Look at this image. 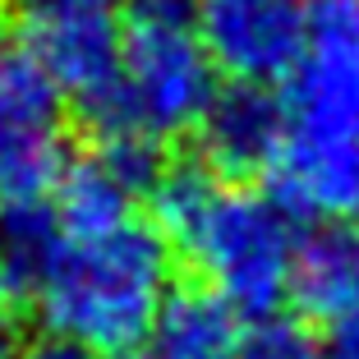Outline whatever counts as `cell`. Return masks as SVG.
Masks as SVG:
<instances>
[{"mask_svg":"<svg viewBox=\"0 0 359 359\" xmlns=\"http://www.w3.org/2000/svg\"><path fill=\"white\" fill-rule=\"evenodd\" d=\"M65 166L69 152L60 120L0 116V212L46 203Z\"/></svg>","mask_w":359,"mask_h":359,"instance_id":"11","label":"cell"},{"mask_svg":"<svg viewBox=\"0 0 359 359\" xmlns=\"http://www.w3.org/2000/svg\"><path fill=\"white\" fill-rule=\"evenodd\" d=\"M170 244L157 226L125 222L102 235H60L28 281V299L51 337L102 359H134L170 290Z\"/></svg>","mask_w":359,"mask_h":359,"instance_id":"2","label":"cell"},{"mask_svg":"<svg viewBox=\"0 0 359 359\" xmlns=\"http://www.w3.org/2000/svg\"><path fill=\"white\" fill-rule=\"evenodd\" d=\"M281 88L290 134H359V0H304V51Z\"/></svg>","mask_w":359,"mask_h":359,"instance_id":"5","label":"cell"},{"mask_svg":"<svg viewBox=\"0 0 359 359\" xmlns=\"http://www.w3.org/2000/svg\"><path fill=\"white\" fill-rule=\"evenodd\" d=\"M148 203L170 254L231 299L240 318H272L290 299L299 240L295 217L276 198L231 184L194 157L166 161Z\"/></svg>","mask_w":359,"mask_h":359,"instance_id":"1","label":"cell"},{"mask_svg":"<svg viewBox=\"0 0 359 359\" xmlns=\"http://www.w3.org/2000/svg\"><path fill=\"white\" fill-rule=\"evenodd\" d=\"M235 359H323V346L309 337L304 323L290 318H258L254 327L240 337Z\"/></svg>","mask_w":359,"mask_h":359,"instance_id":"12","label":"cell"},{"mask_svg":"<svg viewBox=\"0 0 359 359\" xmlns=\"http://www.w3.org/2000/svg\"><path fill=\"white\" fill-rule=\"evenodd\" d=\"M240 337V309L231 299L208 281H170L143 341V359H235Z\"/></svg>","mask_w":359,"mask_h":359,"instance_id":"9","label":"cell"},{"mask_svg":"<svg viewBox=\"0 0 359 359\" xmlns=\"http://www.w3.org/2000/svg\"><path fill=\"white\" fill-rule=\"evenodd\" d=\"M285 129H290L285 97L272 83L231 79L226 88L212 93L203 120L194 125L198 161L212 166L222 180H231V184L263 180L285 143Z\"/></svg>","mask_w":359,"mask_h":359,"instance_id":"7","label":"cell"},{"mask_svg":"<svg viewBox=\"0 0 359 359\" xmlns=\"http://www.w3.org/2000/svg\"><path fill=\"white\" fill-rule=\"evenodd\" d=\"M263 184L295 222H350L359 217V134L309 138L285 129Z\"/></svg>","mask_w":359,"mask_h":359,"instance_id":"8","label":"cell"},{"mask_svg":"<svg viewBox=\"0 0 359 359\" xmlns=\"http://www.w3.org/2000/svg\"><path fill=\"white\" fill-rule=\"evenodd\" d=\"M19 5H42V0H19ZM102 5H111V0H102Z\"/></svg>","mask_w":359,"mask_h":359,"instance_id":"16","label":"cell"},{"mask_svg":"<svg viewBox=\"0 0 359 359\" xmlns=\"http://www.w3.org/2000/svg\"><path fill=\"white\" fill-rule=\"evenodd\" d=\"M290 299L313 323H337L359 313V217L327 222L295 249Z\"/></svg>","mask_w":359,"mask_h":359,"instance_id":"10","label":"cell"},{"mask_svg":"<svg viewBox=\"0 0 359 359\" xmlns=\"http://www.w3.org/2000/svg\"><path fill=\"white\" fill-rule=\"evenodd\" d=\"M323 359H359V313L327 323V341H323Z\"/></svg>","mask_w":359,"mask_h":359,"instance_id":"14","label":"cell"},{"mask_svg":"<svg viewBox=\"0 0 359 359\" xmlns=\"http://www.w3.org/2000/svg\"><path fill=\"white\" fill-rule=\"evenodd\" d=\"M19 355V285H14L5 254H0V359Z\"/></svg>","mask_w":359,"mask_h":359,"instance_id":"13","label":"cell"},{"mask_svg":"<svg viewBox=\"0 0 359 359\" xmlns=\"http://www.w3.org/2000/svg\"><path fill=\"white\" fill-rule=\"evenodd\" d=\"M23 42L42 60L60 97L93 138H125L120 97V19L102 0H42L23 5Z\"/></svg>","mask_w":359,"mask_h":359,"instance_id":"4","label":"cell"},{"mask_svg":"<svg viewBox=\"0 0 359 359\" xmlns=\"http://www.w3.org/2000/svg\"><path fill=\"white\" fill-rule=\"evenodd\" d=\"M217 74L285 83L304 51V0H189Z\"/></svg>","mask_w":359,"mask_h":359,"instance_id":"6","label":"cell"},{"mask_svg":"<svg viewBox=\"0 0 359 359\" xmlns=\"http://www.w3.org/2000/svg\"><path fill=\"white\" fill-rule=\"evenodd\" d=\"M19 359H102V355H93L88 346H79V341H65V337H51L46 332L37 346H28Z\"/></svg>","mask_w":359,"mask_h":359,"instance_id":"15","label":"cell"},{"mask_svg":"<svg viewBox=\"0 0 359 359\" xmlns=\"http://www.w3.org/2000/svg\"><path fill=\"white\" fill-rule=\"evenodd\" d=\"M212 93L217 65L194 28L189 0H129L120 14V97H125V138L194 134Z\"/></svg>","mask_w":359,"mask_h":359,"instance_id":"3","label":"cell"}]
</instances>
